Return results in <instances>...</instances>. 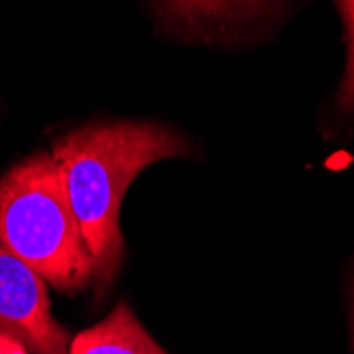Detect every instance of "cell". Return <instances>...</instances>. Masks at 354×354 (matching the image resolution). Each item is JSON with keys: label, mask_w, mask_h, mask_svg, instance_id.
Masks as SVG:
<instances>
[{"label": "cell", "mask_w": 354, "mask_h": 354, "mask_svg": "<svg viewBox=\"0 0 354 354\" xmlns=\"http://www.w3.org/2000/svg\"><path fill=\"white\" fill-rule=\"evenodd\" d=\"M185 153V138L153 121L89 123L55 142L51 155L100 288L113 282L123 259L119 212L127 187L145 168Z\"/></svg>", "instance_id": "6da1fadb"}, {"label": "cell", "mask_w": 354, "mask_h": 354, "mask_svg": "<svg viewBox=\"0 0 354 354\" xmlns=\"http://www.w3.org/2000/svg\"><path fill=\"white\" fill-rule=\"evenodd\" d=\"M0 244L62 293L93 280V261L51 153L30 155L0 178Z\"/></svg>", "instance_id": "7a4b0ae2"}, {"label": "cell", "mask_w": 354, "mask_h": 354, "mask_svg": "<svg viewBox=\"0 0 354 354\" xmlns=\"http://www.w3.org/2000/svg\"><path fill=\"white\" fill-rule=\"evenodd\" d=\"M0 333L32 354H68L71 335L51 314L47 282L0 244Z\"/></svg>", "instance_id": "3957f363"}, {"label": "cell", "mask_w": 354, "mask_h": 354, "mask_svg": "<svg viewBox=\"0 0 354 354\" xmlns=\"http://www.w3.org/2000/svg\"><path fill=\"white\" fill-rule=\"evenodd\" d=\"M68 354H166L127 304H117L115 310L75 339Z\"/></svg>", "instance_id": "277c9868"}, {"label": "cell", "mask_w": 354, "mask_h": 354, "mask_svg": "<svg viewBox=\"0 0 354 354\" xmlns=\"http://www.w3.org/2000/svg\"><path fill=\"white\" fill-rule=\"evenodd\" d=\"M337 13L344 26L346 68L337 89V109L346 115L354 113V0H335Z\"/></svg>", "instance_id": "5b68a950"}, {"label": "cell", "mask_w": 354, "mask_h": 354, "mask_svg": "<svg viewBox=\"0 0 354 354\" xmlns=\"http://www.w3.org/2000/svg\"><path fill=\"white\" fill-rule=\"evenodd\" d=\"M172 13L185 19H214L244 7L242 0H168Z\"/></svg>", "instance_id": "8992f818"}, {"label": "cell", "mask_w": 354, "mask_h": 354, "mask_svg": "<svg viewBox=\"0 0 354 354\" xmlns=\"http://www.w3.org/2000/svg\"><path fill=\"white\" fill-rule=\"evenodd\" d=\"M0 354H30V352L19 339L0 333Z\"/></svg>", "instance_id": "52a82bcc"}, {"label": "cell", "mask_w": 354, "mask_h": 354, "mask_svg": "<svg viewBox=\"0 0 354 354\" xmlns=\"http://www.w3.org/2000/svg\"><path fill=\"white\" fill-rule=\"evenodd\" d=\"M350 339H352V354H354V284H352V308H350Z\"/></svg>", "instance_id": "ba28073f"}, {"label": "cell", "mask_w": 354, "mask_h": 354, "mask_svg": "<svg viewBox=\"0 0 354 354\" xmlns=\"http://www.w3.org/2000/svg\"><path fill=\"white\" fill-rule=\"evenodd\" d=\"M254 3H259V0H242V5H254Z\"/></svg>", "instance_id": "9c48e42d"}]
</instances>
